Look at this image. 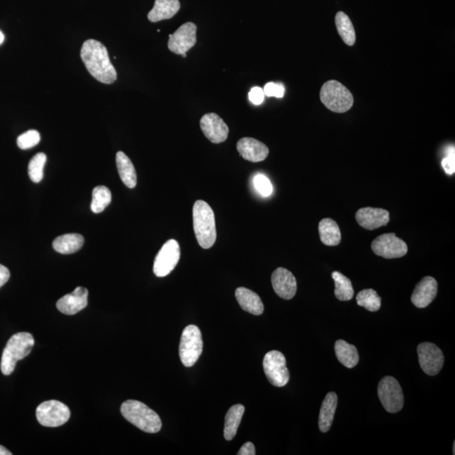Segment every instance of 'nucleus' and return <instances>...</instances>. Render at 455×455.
Segmentation results:
<instances>
[{
    "mask_svg": "<svg viewBox=\"0 0 455 455\" xmlns=\"http://www.w3.org/2000/svg\"><path fill=\"white\" fill-rule=\"evenodd\" d=\"M80 57L89 73L98 82L108 84L116 82V69L110 60L108 49L101 42L94 39L84 41Z\"/></svg>",
    "mask_w": 455,
    "mask_h": 455,
    "instance_id": "f257e3e1",
    "label": "nucleus"
},
{
    "mask_svg": "<svg viewBox=\"0 0 455 455\" xmlns=\"http://www.w3.org/2000/svg\"><path fill=\"white\" fill-rule=\"evenodd\" d=\"M193 228L198 244L203 249H210L217 239L214 212L203 200L194 203Z\"/></svg>",
    "mask_w": 455,
    "mask_h": 455,
    "instance_id": "f03ea898",
    "label": "nucleus"
},
{
    "mask_svg": "<svg viewBox=\"0 0 455 455\" xmlns=\"http://www.w3.org/2000/svg\"><path fill=\"white\" fill-rule=\"evenodd\" d=\"M121 412L123 418L143 432L156 433L162 428L159 415L139 401L129 399L123 402Z\"/></svg>",
    "mask_w": 455,
    "mask_h": 455,
    "instance_id": "7ed1b4c3",
    "label": "nucleus"
},
{
    "mask_svg": "<svg viewBox=\"0 0 455 455\" xmlns=\"http://www.w3.org/2000/svg\"><path fill=\"white\" fill-rule=\"evenodd\" d=\"M34 344L35 341L31 333H19L12 335L2 354L0 367L4 376H11L17 362L31 354Z\"/></svg>",
    "mask_w": 455,
    "mask_h": 455,
    "instance_id": "20e7f679",
    "label": "nucleus"
},
{
    "mask_svg": "<svg viewBox=\"0 0 455 455\" xmlns=\"http://www.w3.org/2000/svg\"><path fill=\"white\" fill-rule=\"evenodd\" d=\"M320 97L322 103L333 113H347L354 105L351 91L337 80H330L323 84Z\"/></svg>",
    "mask_w": 455,
    "mask_h": 455,
    "instance_id": "39448f33",
    "label": "nucleus"
},
{
    "mask_svg": "<svg viewBox=\"0 0 455 455\" xmlns=\"http://www.w3.org/2000/svg\"><path fill=\"white\" fill-rule=\"evenodd\" d=\"M203 350L201 331L197 326L190 325L183 331L179 355L181 363L187 368L193 367L198 362Z\"/></svg>",
    "mask_w": 455,
    "mask_h": 455,
    "instance_id": "423d86ee",
    "label": "nucleus"
},
{
    "mask_svg": "<svg viewBox=\"0 0 455 455\" xmlns=\"http://www.w3.org/2000/svg\"><path fill=\"white\" fill-rule=\"evenodd\" d=\"M37 418L42 426L60 427L70 418V410L65 404L55 401L45 402L37 408Z\"/></svg>",
    "mask_w": 455,
    "mask_h": 455,
    "instance_id": "0eeeda50",
    "label": "nucleus"
},
{
    "mask_svg": "<svg viewBox=\"0 0 455 455\" xmlns=\"http://www.w3.org/2000/svg\"><path fill=\"white\" fill-rule=\"evenodd\" d=\"M378 395L385 409L397 414L402 409L404 395L401 385L394 377L383 378L378 386Z\"/></svg>",
    "mask_w": 455,
    "mask_h": 455,
    "instance_id": "6e6552de",
    "label": "nucleus"
},
{
    "mask_svg": "<svg viewBox=\"0 0 455 455\" xmlns=\"http://www.w3.org/2000/svg\"><path fill=\"white\" fill-rule=\"evenodd\" d=\"M263 369L267 380L274 386L283 387L288 384L290 376L282 352L275 350L267 352L263 359Z\"/></svg>",
    "mask_w": 455,
    "mask_h": 455,
    "instance_id": "1a4fd4ad",
    "label": "nucleus"
},
{
    "mask_svg": "<svg viewBox=\"0 0 455 455\" xmlns=\"http://www.w3.org/2000/svg\"><path fill=\"white\" fill-rule=\"evenodd\" d=\"M181 257V248L175 240H169L160 249L155 259L154 274L163 278L175 269Z\"/></svg>",
    "mask_w": 455,
    "mask_h": 455,
    "instance_id": "9d476101",
    "label": "nucleus"
},
{
    "mask_svg": "<svg viewBox=\"0 0 455 455\" xmlns=\"http://www.w3.org/2000/svg\"><path fill=\"white\" fill-rule=\"evenodd\" d=\"M371 248L374 254L385 259L405 257L408 248L406 242L399 239L395 233H384L373 241Z\"/></svg>",
    "mask_w": 455,
    "mask_h": 455,
    "instance_id": "9b49d317",
    "label": "nucleus"
},
{
    "mask_svg": "<svg viewBox=\"0 0 455 455\" xmlns=\"http://www.w3.org/2000/svg\"><path fill=\"white\" fill-rule=\"evenodd\" d=\"M418 354L421 368L428 376H437L444 364L443 352L439 347L431 342H423L418 347Z\"/></svg>",
    "mask_w": 455,
    "mask_h": 455,
    "instance_id": "f8f14e48",
    "label": "nucleus"
},
{
    "mask_svg": "<svg viewBox=\"0 0 455 455\" xmlns=\"http://www.w3.org/2000/svg\"><path fill=\"white\" fill-rule=\"evenodd\" d=\"M197 25L193 23L183 24L177 31L169 35L168 48L178 55L186 53L197 44Z\"/></svg>",
    "mask_w": 455,
    "mask_h": 455,
    "instance_id": "ddd939ff",
    "label": "nucleus"
},
{
    "mask_svg": "<svg viewBox=\"0 0 455 455\" xmlns=\"http://www.w3.org/2000/svg\"><path fill=\"white\" fill-rule=\"evenodd\" d=\"M200 127L205 137L212 143H224L228 138L229 127L216 113L204 115L200 121Z\"/></svg>",
    "mask_w": 455,
    "mask_h": 455,
    "instance_id": "4468645a",
    "label": "nucleus"
},
{
    "mask_svg": "<svg viewBox=\"0 0 455 455\" xmlns=\"http://www.w3.org/2000/svg\"><path fill=\"white\" fill-rule=\"evenodd\" d=\"M271 284L275 293L283 300H292L297 292L295 276L283 267H279L271 275Z\"/></svg>",
    "mask_w": 455,
    "mask_h": 455,
    "instance_id": "2eb2a0df",
    "label": "nucleus"
},
{
    "mask_svg": "<svg viewBox=\"0 0 455 455\" xmlns=\"http://www.w3.org/2000/svg\"><path fill=\"white\" fill-rule=\"evenodd\" d=\"M88 295L89 293L86 288H76L73 293L62 297L57 302V308L59 312L67 316H74L86 307Z\"/></svg>",
    "mask_w": 455,
    "mask_h": 455,
    "instance_id": "dca6fc26",
    "label": "nucleus"
},
{
    "mask_svg": "<svg viewBox=\"0 0 455 455\" xmlns=\"http://www.w3.org/2000/svg\"><path fill=\"white\" fill-rule=\"evenodd\" d=\"M356 220L360 226L373 231L388 224L390 212L383 208L363 207L356 212Z\"/></svg>",
    "mask_w": 455,
    "mask_h": 455,
    "instance_id": "f3484780",
    "label": "nucleus"
},
{
    "mask_svg": "<svg viewBox=\"0 0 455 455\" xmlns=\"http://www.w3.org/2000/svg\"><path fill=\"white\" fill-rule=\"evenodd\" d=\"M437 293V283L432 276H425L416 284L411 300L416 307L423 309L435 300Z\"/></svg>",
    "mask_w": 455,
    "mask_h": 455,
    "instance_id": "a211bd4d",
    "label": "nucleus"
},
{
    "mask_svg": "<svg viewBox=\"0 0 455 455\" xmlns=\"http://www.w3.org/2000/svg\"><path fill=\"white\" fill-rule=\"evenodd\" d=\"M237 150L242 158L253 163L262 162L269 155L266 144L252 138L240 139L237 143Z\"/></svg>",
    "mask_w": 455,
    "mask_h": 455,
    "instance_id": "6ab92c4d",
    "label": "nucleus"
},
{
    "mask_svg": "<svg viewBox=\"0 0 455 455\" xmlns=\"http://www.w3.org/2000/svg\"><path fill=\"white\" fill-rule=\"evenodd\" d=\"M236 297L238 303L245 312L254 314V316H261L264 312V305H263L261 297L257 293L250 290V289L243 287L238 288L236 291Z\"/></svg>",
    "mask_w": 455,
    "mask_h": 455,
    "instance_id": "aec40b11",
    "label": "nucleus"
},
{
    "mask_svg": "<svg viewBox=\"0 0 455 455\" xmlns=\"http://www.w3.org/2000/svg\"><path fill=\"white\" fill-rule=\"evenodd\" d=\"M180 8L179 0H155L154 8L148 14V19L151 23L171 19L177 14Z\"/></svg>",
    "mask_w": 455,
    "mask_h": 455,
    "instance_id": "412c9836",
    "label": "nucleus"
},
{
    "mask_svg": "<svg viewBox=\"0 0 455 455\" xmlns=\"http://www.w3.org/2000/svg\"><path fill=\"white\" fill-rule=\"evenodd\" d=\"M338 402V395L334 392L327 394L323 401L320 415H319V428L322 432L330 430L337 410Z\"/></svg>",
    "mask_w": 455,
    "mask_h": 455,
    "instance_id": "4be33fe9",
    "label": "nucleus"
},
{
    "mask_svg": "<svg viewBox=\"0 0 455 455\" xmlns=\"http://www.w3.org/2000/svg\"><path fill=\"white\" fill-rule=\"evenodd\" d=\"M84 243V237L79 233H66L56 238L53 246L57 252L68 255L77 252L82 248Z\"/></svg>",
    "mask_w": 455,
    "mask_h": 455,
    "instance_id": "5701e85b",
    "label": "nucleus"
},
{
    "mask_svg": "<svg viewBox=\"0 0 455 455\" xmlns=\"http://www.w3.org/2000/svg\"><path fill=\"white\" fill-rule=\"evenodd\" d=\"M116 162L119 176L129 188H134L137 185V173L134 165L124 153L117 152Z\"/></svg>",
    "mask_w": 455,
    "mask_h": 455,
    "instance_id": "b1692460",
    "label": "nucleus"
},
{
    "mask_svg": "<svg viewBox=\"0 0 455 455\" xmlns=\"http://www.w3.org/2000/svg\"><path fill=\"white\" fill-rule=\"evenodd\" d=\"M319 233L322 243L326 245L335 246L341 243V231L333 219H322L319 224Z\"/></svg>",
    "mask_w": 455,
    "mask_h": 455,
    "instance_id": "393cba45",
    "label": "nucleus"
},
{
    "mask_svg": "<svg viewBox=\"0 0 455 455\" xmlns=\"http://www.w3.org/2000/svg\"><path fill=\"white\" fill-rule=\"evenodd\" d=\"M245 414V406L238 404L229 408L225 416L224 439L231 441L236 437L238 428L240 427L242 418Z\"/></svg>",
    "mask_w": 455,
    "mask_h": 455,
    "instance_id": "a878e982",
    "label": "nucleus"
},
{
    "mask_svg": "<svg viewBox=\"0 0 455 455\" xmlns=\"http://www.w3.org/2000/svg\"><path fill=\"white\" fill-rule=\"evenodd\" d=\"M335 352L339 362L348 369L354 368L359 362L358 350L344 340L335 342Z\"/></svg>",
    "mask_w": 455,
    "mask_h": 455,
    "instance_id": "bb28decb",
    "label": "nucleus"
},
{
    "mask_svg": "<svg viewBox=\"0 0 455 455\" xmlns=\"http://www.w3.org/2000/svg\"><path fill=\"white\" fill-rule=\"evenodd\" d=\"M335 27L340 37L347 46H354L356 41V33L354 25L345 13L340 11L335 15Z\"/></svg>",
    "mask_w": 455,
    "mask_h": 455,
    "instance_id": "cd10ccee",
    "label": "nucleus"
},
{
    "mask_svg": "<svg viewBox=\"0 0 455 455\" xmlns=\"http://www.w3.org/2000/svg\"><path fill=\"white\" fill-rule=\"evenodd\" d=\"M335 282V296L340 301H350L354 297V290L351 280L339 271L331 274Z\"/></svg>",
    "mask_w": 455,
    "mask_h": 455,
    "instance_id": "c85d7f7f",
    "label": "nucleus"
},
{
    "mask_svg": "<svg viewBox=\"0 0 455 455\" xmlns=\"http://www.w3.org/2000/svg\"><path fill=\"white\" fill-rule=\"evenodd\" d=\"M112 202V193L105 186L95 187L92 193L91 210L95 214L103 212Z\"/></svg>",
    "mask_w": 455,
    "mask_h": 455,
    "instance_id": "c756f323",
    "label": "nucleus"
},
{
    "mask_svg": "<svg viewBox=\"0 0 455 455\" xmlns=\"http://www.w3.org/2000/svg\"><path fill=\"white\" fill-rule=\"evenodd\" d=\"M356 300L359 306H362L369 312H376L381 307V297L372 288L364 289L360 291L357 295Z\"/></svg>",
    "mask_w": 455,
    "mask_h": 455,
    "instance_id": "7c9ffc66",
    "label": "nucleus"
},
{
    "mask_svg": "<svg viewBox=\"0 0 455 455\" xmlns=\"http://www.w3.org/2000/svg\"><path fill=\"white\" fill-rule=\"evenodd\" d=\"M46 161V155L44 153H38L30 161L28 165V174L30 179L33 182L39 183L44 179V169Z\"/></svg>",
    "mask_w": 455,
    "mask_h": 455,
    "instance_id": "2f4dec72",
    "label": "nucleus"
},
{
    "mask_svg": "<svg viewBox=\"0 0 455 455\" xmlns=\"http://www.w3.org/2000/svg\"><path fill=\"white\" fill-rule=\"evenodd\" d=\"M40 134L37 130H29L19 136L18 139H17V146L21 150H29V148L37 146L40 143Z\"/></svg>",
    "mask_w": 455,
    "mask_h": 455,
    "instance_id": "473e14b6",
    "label": "nucleus"
},
{
    "mask_svg": "<svg viewBox=\"0 0 455 455\" xmlns=\"http://www.w3.org/2000/svg\"><path fill=\"white\" fill-rule=\"evenodd\" d=\"M254 186L258 193L263 197H269L273 193V185H271L269 178L262 175V174H258L254 177Z\"/></svg>",
    "mask_w": 455,
    "mask_h": 455,
    "instance_id": "72a5a7b5",
    "label": "nucleus"
},
{
    "mask_svg": "<svg viewBox=\"0 0 455 455\" xmlns=\"http://www.w3.org/2000/svg\"><path fill=\"white\" fill-rule=\"evenodd\" d=\"M263 91H264L265 96L269 97L283 98L285 88L282 84L270 82L266 84Z\"/></svg>",
    "mask_w": 455,
    "mask_h": 455,
    "instance_id": "f704fd0d",
    "label": "nucleus"
},
{
    "mask_svg": "<svg viewBox=\"0 0 455 455\" xmlns=\"http://www.w3.org/2000/svg\"><path fill=\"white\" fill-rule=\"evenodd\" d=\"M442 167L448 175L451 176L455 172V152L454 147H450L448 155L442 161Z\"/></svg>",
    "mask_w": 455,
    "mask_h": 455,
    "instance_id": "c9c22d12",
    "label": "nucleus"
},
{
    "mask_svg": "<svg viewBox=\"0 0 455 455\" xmlns=\"http://www.w3.org/2000/svg\"><path fill=\"white\" fill-rule=\"evenodd\" d=\"M265 94L260 87H254L249 93V100L254 105H261L264 101Z\"/></svg>",
    "mask_w": 455,
    "mask_h": 455,
    "instance_id": "e433bc0d",
    "label": "nucleus"
},
{
    "mask_svg": "<svg viewBox=\"0 0 455 455\" xmlns=\"http://www.w3.org/2000/svg\"><path fill=\"white\" fill-rule=\"evenodd\" d=\"M238 455H255L256 454V449L255 446L250 442H248L243 446H242L240 451L237 453Z\"/></svg>",
    "mask_w": 455,
    "mask_h": 455,
    "instance_id": "4c0bfd02",
    "label": "nucleus"
},
{
    "mask_svg": "<svg viewBox=\"0 0 455 455\" xmlns=\"http://www.w3.org/2000/svg\"><path fill=\"white\" fill-rule=\"evenodd\" d=\"M11 278L10 271L6 267L0 265V288L6 284Z\"/></svg>",
    "mask_w": 455,
    "mask_h": 455,
    "instance_id": "58836bf2",
    "label": "nucleus"
},
{
    "mask_svg": "<svg viewBox=\"0 0 455 455\" xmlns=\"http://www.w3.org/2000/svg\"><path fill=\"white\" fill-rule=\"evenodd\" d=\"M12 453L8 451V450L3 446L0 445V455H11Z\"/></svg>",
    "mask_w": 455,
    "mask_h": 455,
    "instance_id": "ea45409f",
    "label": "nucleus"
},
{
    "mask_svg": "<svg viewBox=\"0 0 455 455\" xmlns=\"http://www.w3.org/2000/svg\"><path fill=\"white\" fill-rule=\"evenodd\" d=\"M4 41V36L1 31H0V45L3 44Z\"/></svg>",
    "mask_w": 455,
    "mask_h": 455,
    "instance_id": "a19ab883",
    "label": "nucleus"
},
{
    "mask_svg": "<svg viewBox=\"0 0 455 455\" xmlns=\"http://www.w3.org/2000/svg\"><path fill=\"white\" fill-rule=\"evenodd\" d=\"M181 56H182L183 58H186V53H183V54H181Z\"/></svg>",
    "mask_w": 455,
    "mask_h": 455,
    "instance_id": "79ce46f5",
    "label": "nucleus"
}]
</instances>
